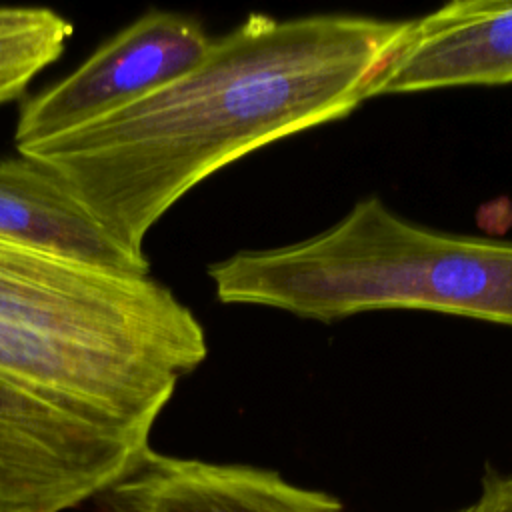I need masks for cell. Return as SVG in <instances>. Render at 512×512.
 Returning <instances> with one entry per match:
<instances>
[{
  "mask_svg": "<svg viewBox=\"0 0 512 512\" xmlns=\"http://www.w3.org/2000/svg\"><path fill=\"white\" fill-rule=\"evenodd\" d=\"M216 298L332 322L406 308L512 326V240L438 232L368 196L328 230L208 268Z\"/></svg>",
  "mask_w": 512,
  "mask_h": 512,
  "instance_id": "3957f363",
  "label": "cell"
},
{
  "mask_svg": "<svg viewBox=\"0 0 512 512\" xmlns=\"http://www.w3.org/2000/svg\"><path fill=\"white\" fill-rule=\"evenodd\" d=\"M206 354L202 324L150 274L0 242V512L102 496Z\"/></svg>",
  "mask_w": 512,
  "mask_h": 512,
  "instance_id": "6da1fadb",
  "label": "cell"
},
{
  "mask_svg": "<svg viewBox=\"0 0 512 512\" xmlns=\"http://www.w3.org/2000/svg\"><path fill=\"white\" fill-rule=\"evenodd\" d=\"M72 32V22L50 8L0 6V106L62 56Z\"/></svg>",
  "mask_w": 512,
  "mask_h": 512,
  "instance_id": "ba28073f",
  "label": "cell"
},
{
  "mask_svg": "<svg viewBox=\"0 0 512 512\" xmlns=\"http://www.w3.org/2000/svg\"><path fill=\"white\" fill-rule=\"evenodd\" d=\"M0 242L118 274L144 276L146 258L130 254L40 162L0 160Z\"/></svg>",
  "mask_w": 512,
  "mask_h": 512,
  "instance_id": "52a82bcc",
  "label": "cell"
},
{
  "mask_svg": "<svg viewBox=\"0 0 512 512\" xmlns=\"http://www.w3.org/2000/svg\"><path fill=\"white\" fill-rule=\"evenodd\" d=\"M210 42L192 16L164 10L140 16L22 106L14 130L18 154L166 86L190 70Z\"/></svg>",
  "mask_w": 512,
  "mask_h": 512,
  "instance_id": "277c9868",
  "label": "cell"
},
{
  "mask_svg": "<svg viewBox=\"0 0 512 512\" xmlns=\"http://www.w3.org/2000/svg\"><path fill=\"white\" fill-rule=\"evenodd\" d=\"M454 512H512V474L486 468L480 496Z\"/></svg>",
  "mask_w": 512,
  "mask_h": 512,
  "instance_id": "9c48e42d",
  "label": "cell"
},
{
  "mask_svg": "<svg viewBox=\"0 0 512 512\" xmlns=\"http://www.w3.org/2000/svg\"><path fill=\"white\" fill-rule=\"evenodd\" d=\"M108 512H346L326 492L296 486L274 470L158 454L102 494Z\"/></svg>",
  "mask_w": 512,
  "mask_h": 512,
  "instance_id": "8992f818",
  "label": "cell"
},
{
  "mask_svg": "<svg viewBox=\"0 0 512 512\" xmlns=\"http://www.w3.org/2000/svg\"><path fill=\"white\" fill-rule=\"evenodd\" d=\"M408 20L250 14L148 96L20 154L52 170L130 254L196 184L286 136L348 116Z\"/></svg>",
  "mask_w": 512,
  "mask_h": 512,
  "instance_id": "7a4b0ae2",
  "label": "cell"
},
{
  "mask_svg": "<svg viewBox=\"0 0 512 512\" xmlns=\"http://www.w3.org/2000/svg\"><path fill=\"white\" fill-rule=\"evenodd\" d=\"M512 82V2L460 0L408 20L368 98Z\"/></svg>",
  "mask_w": 512,
  "mask_h": 512,
  "instance_id": "5b68a950",
  "label": "cell"
}]
</instances>
